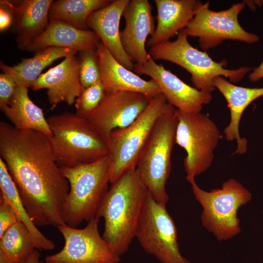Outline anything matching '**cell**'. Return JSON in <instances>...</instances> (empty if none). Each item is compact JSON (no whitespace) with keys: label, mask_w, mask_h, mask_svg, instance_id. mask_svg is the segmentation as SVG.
Instances as JSON below:
<instances>
[{"label":"cell","mask_w":263,"mask_h":263,"mask_svg":"<svg viewBox=\"0 0 263 263\" xmlns=\"http://www.w3.org/2000/svg\"><path fill=\"white\" fill-rule=\"evenodd\" d=\"M0 156L34 224H64L63 209L70 187L56 163L51 138L0 121Z\"/></svg>","instance_id":"1"},{"label":"cell","mask_w":263,"mask_h":263,"mask_svg":"<svg viewBox=\"0 0 263 263\" xmlns=\"http://www.w3.org/2000/svg\"><path fill=\"white\" fill-rule=\"evenodd\" d=\"M148 193L135 169L112 183L102 201L96 216L104 220L102 236L120 257L136 236Z\"/></svg>","instance_id":"2"},{"label":"cell","mask_w":263,"mask_h":263,"mask_svg":"<svg viewBox=\"0 0 263 263\" xmlns=\"http://www.w3.org/2000/svg\"><path fill=\"white\" fill-rule=\"evenodd\" d=\"M56 161L62 168H75L108 155L107 140L87 120L66 112L48 119Z\"/></svg>","instance_id":"3"},{"label":"cell","mask_w":263,"mask_h":263,"mask_svg":"<svg viewBox=\"0 0 263 263\" xmlns=\"http://www.w3.org/2000/svg\"><path fill=\"white\" fill-rule=\"evenodd\" d=\"M176 109L169 104L158 119L139 155L136 171L153 198L166 206V183L171 169V154L177 120Z\"/></svg>","instance_id":"4"},{"label":"cell","mask_w":263,"mask_h":263,"mask_svg":"<svg viewBox=\"0 0 263 263\" xmlns=\"http://www.w3.org/2000/svg\"><path fill=\"white\" fill-rule=\"evenodd\" d=\"M70 189L65 201L64 223L76 228L96 218L109 188L108 155L97 162L75 168H62Z\"/></svg>","instance_id":"5"},{"label":"cell","mask_w":263,"mask_h":263,"mask_svg":"<svg viewBox=\"0 0 263 263\" xmlns=\"http://www.w3.org/2000/svg\"><path fill=\"white\" fill-rule=\"evenodd\" d=\"M188 37L184 29L181 30L175 41H168L150 48L149 55L154 60H163L181 66L190 74L194 87L211 93L216 89L213 83L215 77L224 76L237 83L251 70L248 67L235 70L225 68L226 60L215 61L207 52L192 47Z\"/></svg>","instance_id":"6"},{"label":"cell","mask_w":263,"mask_h":263,"mask_svg":"<svg viewBox=\"0 0 263 263\" xmlns=\"http://www.w3.org/2000/svg\"><path fill=\"white\" fill-rule=\"evenodd\" d=\"M193 195L203 208L202 225L219 241L229 239L241 232L239 208L251 199V194L234 178L224 182L221 188L207 191L201 189L195 179L188 181Z\"/></svg>","instance_id":"7"},{"label":"cell","mask_w":263,"mask_h":263,"mask_svg":"<svg viewBox=\"0 0 263 263\" xmlns=\"http://www.w3.org/2000/svg\"><path fill=\"white\" fill-rule=\"evenodd\" d=\"M169 105L162 93L157 95L132 124L110 133L108 139L110 184L127 171L136 169L140 152L154 124Z\"/></svg>","instance_id":"8"},{"label":"cell","mask_w":263,"mask_h":263,"mask_svg":"<svg viewBox=\"0 0 263 263\" xmlns=\"http://www.w3.org/2000/svg\"><path fill=\"white\" fill-rule=\"evenodd\" d=\"M175 143L184 149V166L188 181L195 179L211 165L221 138L215 123L207 115L186 113L176 109Z\"/></svg>","instance_id":"9"},{"label":"cell","mask_w":263,"mask_h":263,"mask_svg":"<svg viewBox=\"0 0 263 263\" xmlns=\"http://www.w3.org/2000/svg\"><path fill=\"white\" fill-rule=\"evenodd\" d=\"M135 238L148 253L161 263H190L182 256L175 223L166 207L149 192Z\"/></svg>","instance_id":"10"},{"label":"cell","mask_w":263,"mask_h":263,"mask_svg":"<svg viewBox=\"0 0 263 263\" xmlns=\"http://www.w3.org/2000/svg\"><path fill=\"white\" fill-rule=\"evenodd\" d=\"M245 6L243 1L216 12L209 8V2L202 3L184 30L188 36L198 38L200 46L205 50L215 47L226 39L256 42L259 37L246 31L238 20V16Z\"/></svg>","instance_id":"11"},{"label":"cell","mask_w":263,"mask_h":263,"mask_svg":"<svg viewBox=\"0 0 263 263\" xmlns=\"http://www.w3.org/2000/svg\"><path fill=\"white\" fill-rule=\"evenodd\" d=\"M99 219L89 221L78 229L64 224L57 226L64 240L62 249L45 258L46 263H120L116 254L100 235Z\"/></svg>","instance_id":"12"},{"label":"cell","mask_w":263,"mask_h":263,"mask_svg":"<svg viewBox=\"0 0 263 263\" xmlns=\"http://www.w3.org/2000/svg\"><path fill=\"white\" fill-rule=\"evenodd\" d=\"M152 98L131 91L106 93L99 105L87 120L108 141L112 131L125 128L135 120Z\"/></svg>","instance_id":"13"},{"label":"cell","mask_w":263,"mask_h":263,"mask_svg":"<svg viewBox=\"0 0 263 263\" xmlns=\"http://www.w3.org/2000/svg\"><path fill=\"white\" fill-rule=\"evenodd\" d=\"M133 70L138 75H146L153 79L168 103L180 111L200 113L203 106L212 100L211 93L200 91L185 83L163 65L157 64L150 56L144 63H135Z\"/></svg>","instance_id":"14"},{"label":"cell","mask_w":263,"mask_h":263,"mask_svg":"<svg viewBox=\"0 0 263 263\" xmlns=\"http://www.w3.org/2000/svg\"><path fill=\"white\" fill-rule=\"evenodd\" d=\"M152 7L148 0H130L123 13L124 29L120 32L123 48L135 63L147 62L150 56L146 50L147 38L155 31Z\"/></svg>","instance_id":"15"},{"label":"cell","mask_w":263,"mask_h":263,"mask_svg":"<svg viewBox=\"0 0 263 263\" xmlns=\"http://www.w3.org/2000/svg\"><path fill=\"white\" fill-rule=\"evenodd\" d=\"M31 88L34 91L47 89L48 100L52 110L62 102L69 105L75 104L82 88L79 75V61L75 55H71L41 74Z\"/></svg>","instance_id":"16"},{"label":"cell","mask_w":263,"mask_h":263,"mask_svg":"<svg viewBox=\"0 0 263 263\" xmlns=\"http://www.w3.org/2000/svg\"><path fill=\"white\" fill-rule=\"evenodd\" d=\"M130 0H112L107 6L93 12L87 23L114 58L127 69H133L134 64L125 52L120 39V22Z\"/></svg>","instance_id":"17"},{"label":"cell","mask_w":263,"mask_h":263,"mask_svg":"<svg viewBox=\"0 0 263 263\" xmlns=\"http://www.w3.org/2000/svg\"><path fill=\"white\" fill-rule=\"evenodd\" d=\"M95 51L106 93L127 91L141 93L151 98L161 94L159 86L153 79L146 80L125 68L101 41Z\"/></svg>","instance_id":"18"},{"label":"cell","mask_w":263,"mask_h":263,"mask_svg":"<svg viewBox=\"0 0 263 263\" xmlns=\"http://www.w3.org/2000/svg\"><path fill=\"white\" fill-rule=\"evenodd\" d=\"M100 42L93 31L81 30L63 21L50 19L45 31L23 50L35 53L44 48L53 47L69 48L78 52L87 49H96Z\"/></svg>","instance_id":"19"},{"label":"cell","mask_w":263,"mask_h":263,"mask_svg":"<svg viewBox=\"0 0 263 263\" xmlns=\"http://www.w3.org/2000/svg\"><path fill=\"white\" fill-rule=\"evenodd\" d=\"M214 85L223 94L227 102L230 113V120L225 128L224 133L227 141L236 140L235 153H245L247 141L242 138L239 133V124L242 114L246 107L257 98L263 96V88H246L237 86L222 76L213 79Z\"/></svg>","instance_id":"20"},{"label":"cell","mask_w":263,"mask_h":263,"mask_svg":"<svg viewBox=\"0 0 263 263\" xmlns=\"http://www.w3.org/2000/svg\"><path fill=\"white\" fill-rule=\"evenodd\" d=\"M157 24L153 35L147 40L151 48L169 41L186 28L202 3L196 0H155Z\"/></svg>","instance_id":"21"},{"label":"cell","mask_w":263,"mask_h":263,"mask_svg":"<svg viewBox=\"0 0 263 263\" xmlns=\"http://www.w3.org/2000/svg\"><path fill=\"white\" fill-rule=\"evenodd\" d=\"M12 2V29L16 36L18 47L23 50L46 29L50 21L49 13L53 0H23Z\"/></svg>","instance_id":"22"},{"label":"cell","mask_w":263,"mask_h":263,"mask_svg":"<svg viewBox=\"0 0 263 263\" xmlns=\"http://www.w3.org/2000/svg\"><path fill=\"white\" fill-rule=\"evenodd\" d=\"M0 109L16 129L37 131L52 138L48 120L42 110L30 98L27 88L17 85L9 104Z\"/></svg>","instance_id":"23"},{"label":"cell","mask_w":263,"mask_h":263,"mask_svg":"<svg viewBox=\"0 0 263 263\" xmlns=\"http://www.w3.org/2000/svg\"><path fill=\"white\" fill-rule=\"evenodd\" d=\"M76 50L69 48L47 47L35 52L34 56L22 58L17 64L10 66L0 61V68L11 76L17 85L31 88L42 71L56 60L75 55Z\"/></svg>","instance_id":"24"},{"label":"cell","mask_w":263,"mask_h":263,"mask_svg":"<svg viewBox=\"0 0 263 263\" xmlns=\"http://www.w3.org/2000/svg\"><path fill=\"white\" fill-rule=\"evenodd\" d=\"M0 199L8 203L15 210L18 219L30 231L36 248L38 249L52 250L54 243L46 237L37 228L28 214L19 196L16 186L10 175L5 164L0 158Z\"/></svg>","instance_id":"25"},{"label":"cell","mask_w":263,"mask_h":263,"mask_svg":"<svg viewBox=\"0 0 263 263\" xmlns=\"http://www.w3.org/2000/svg\"><path fill=\"white\" fill-rule=\"evenodd\" d=\"M112 0H58L53 1L49 18L60 20L81 30H89L87 21L94 12L109 4Z\"/></svg>","instance_id":"26"},{"label":"cell","mask_w":263,"mask_h":263,"mask_svg":"<svg viewBox=\"0 0 263 263\" xmlns=\"http://www.w3.org/2000/svg\"><path fill=\"white\" fill-rule=\"evenodd\" d=\"M36 248L30 231L19 220L0 237V251L13 263L22 262Z\"/></svg>","instance_id":"27"},{"label":"cell","mask_w":263,"mask_h":263,"mask_svg":"<svg viewBox=\"0 0 263 263\" xmlns=\"http://www.w3.org/2000/svg\"><path fill=\"white\" fill-rule=\"evenodd\" d=\"M105 94V89L102 81L83 89L75 103V113L87 119L99 105Z\"/></svg>","instance_id":"28"},{"label":"cell","mask_w":263,"mask_h":263,"mask_svg":"<svg viewBox=\"0 0 263 263\" xmlns=\"http://www.w3.org/2000/svg\"><path fill=\"white\" fill-rule=\"evenodd\" d=\"M95 50L87 49L78 52L79 75L82 89L102 81Z\"/></svg>","instance_id":"29"},{"label":"cell","mask_w":263,"mask_h":263,"mask_svg":"<svg viewBox=\"0 0 263 263\" xmlns=\"http://www.w3.org/2000/svg\"><path fill=\"white\" fill-rule=\"evenodd\" d=\"M0 237L18 220L17 215L12 206L0 199Z\"/></svg>","instance_id":"30"},{"label":"cell","mask_w":263,"mask_h":263,"mask_svg":"<svg viewBox=\"0 0 263 263\" xmlns=\"http://www.w3.org/2000/svg\"><path fill=\"white\" fill-rule=\"evenodd\" d=\"M17 85L8 75H0V107L8 105L13 97Z\"/></svg>","instance_id":"31"},{"label":"cell","mask_w":263,"mask_h":263,"mask_svg":"<svg viewBox=\"0 0 263 263\" xmlns=\"http://www.w3.org/2000/svg\"><path fill=\"white\" fill-rule=\"evenodd\" d=\"M13 19V4L12 1H0V30L3 31L12 26Z\"/></svg>","instance_id":"32"},{"label":"cell","mask_w":263,"mask_h":263,"mask_svg":"<svg viewBox=\"0 0 263 263\" xmlns=\"http://www.w3.org/2000/svg\"><path fill=\"white\" fill-rule=\"evenodd\" d=\"M19 263H46L40 259L38 249H35L27 258Z\"/></svg>","instance_id":"33"},{"label":"cell","mask_w":263,"mask_h":263,"mask_svg":"<svg viewBox=\"0 0 263 263\" xmlns=\"http://www.w3.org/2000/svg\"><path fill=\"white\" fill-rule=\"evenodd\" d=\"M248 78L251 81H257L263 78V60L261 64L256 68L254 69L253 72L251 73Z\"/></svg>","instance_id":"34"},{"label":"cell","mask_w":263,"mask_h":263,"mask_svg":"<svg viewBox=\"0 0 263 263\" xmlns=\"http://www.w3.org/2000/svg\"><path fill=\"white\" fill-rule=\"evenodd\" d=\"M0 263H13L2 251H0Z\"/></svg>","instance_id":"35"}]
</instances>
